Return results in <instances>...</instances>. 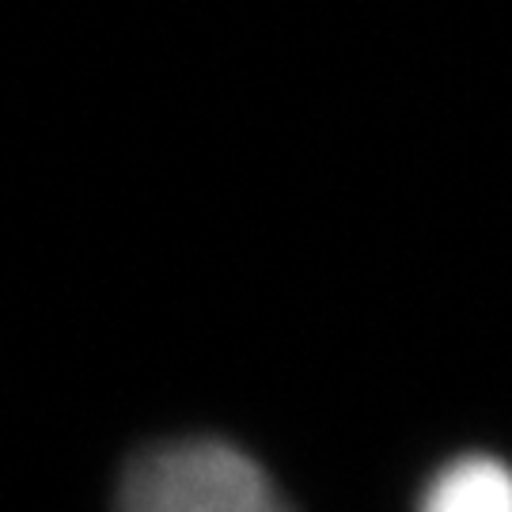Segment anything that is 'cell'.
Masks as SVG:
<instances>
[{
  "instance_id": "1",
  "label": "cell",
  "mask_w": 512,
  "mask_h": 512,
  "mask_svg": "<svg viewBox=\"0 0 512 512\" xmlns=\"http://www.w3.org/2000/svg\"><path fill=\"white\" fill-rule=\"evenodd\" d=\"M114 512H293L274 478L220 440L148 448L118 482Z\"/></svg>"
},
{
  "instance_id": "2",
  "label": "cell",
  "mask_w": 512,
  "mask_h": 512,
  "mask_svg": "<svg viewBox=\"0 0 512 512\" xmlns=\"http://www.w3.org/2000/svg\"><path fill=\"white\" fill-rule=\"evenodd\" d=\"M418 512H512V467L494 456H459L421 490Z\"/></svg>"
}]
</instances>
